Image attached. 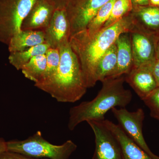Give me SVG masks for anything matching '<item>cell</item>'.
Masks as SVG:
<instances>
[{
    "label": "cell",
    "instance_id": "cell-1",
    "mask_svg": "<svg viewBox=\"0 0 159 159\" xmlns=\"http://www.w3.org/2000/svg\"><path fill=\"white\" fill-rule=\"evenodd\" d=\"M133 26L132 18L125 16L93 35L81 31L70 38L69 43L79 60L88 88L97 84L96 71L99 60L120 34L129 32Z\"/></svg>",
    "mask_w": 159,
    "mask_h": 159
},
{
    "label": "cell",
    "instance_id": "cell-2",
    "mask_svg": "<svg viewBox=\"0 0 159 159\" xmlns=\"http://www.w3.org/2000/svg\"><path fill=\"white\" fill-rule=\"evenodd\" d=\"M59 50L60 61L57 71L51 77L35 83L34 86L58 102H77L88 89L79 60L69 43Z\"/></svg>",
    "mask_w": 159,
    "mask_h": 159
},
{
    "label": "cell",
    "instance_id": "cell-3",
    "mask_svg": "<svg viewBox=\"0 0 159 159\" xmlns=\"http://www.w3.org/2000/svg\"><path fill=\"white\" fill-rule=\"evenodd\" d=\"M125 81L123 76L103 80L102 88L94 99L81 102L70 109L69 129L74 130L85 121H103L105 114L112 109L125 108L132 99L131 92L124 88Z\"/></svg>",
    "mask_w": 159,
    "mask_h": 159
},
{
    "label": "cell",
    "instance_id": "cell-4",
    "mask_svg": "<svg viewBox=\"0 0 159 159\" xmlns=\"http://www.w3.org/2000/svg\"><path fill=\"white\" fill-rule=\"evenodd\" d=\"M6 144L7 151L39 159H69L77 147L70 140L62 145L51 144L40 131L25 140L9 141Z\"/></svg>",
    "mask_w": 159,
    "mask_h": 159
},
{
    "label": "cell",
    "instance_id": "cell-5",
    "mask_svg": "<svg viewBox=\"0 0 159 159\" xmlns=\"http://www.w3.org/2000/svg\"><path fill=\"white\" fill-rule=\"evenodd\" d=\"M37 0H0V43L9 44Z\"/></svg>",
    "mask_w": 159,
    "mask_h": 159
},
{
    "label": "cell",
    "instance_id": "cell-6",
    "mask_svg": "<svg viewBox=\"0 0 159 159\" xmlns=\"http://www.w3.org/2000/svg\"><path fill=\"white\" fill-rule=\"evenodd\" d=\"M111 110L119 122L118 125L127 136L152 159H159V157L150 150L143 136L142 127L145 119L143 110L139 108L135 111L130 112L125 107H115Z\"/></svg>",
    "mask_w": 159,
    "mask_h": 159
},
{
    "label": "cell",
    "instance_id": "cell-7",
    "mask_svg": "<svg viewBox=\"0 0 159 159\" xmlns=\"http://www.w3.org/2000/svg\"><path fill=\"white\" fill-rule=\"evenodd\" d=\"M111 0H70L66 6L70 37L86 29L99 9Z\"/></svg>",
    "mask_w": 159,
    "mask_h": 159
},
{
    "label": "cell",
    "instance_id": "cell-8",
    "mask_svg": "<svg viewBox=\"0 0 159 159\" xmlns=\"http://www.w3.org/2000/svg\"><path fill=\"white\" fill-rule=\"evenodd\" d=\"M87 123L95 136L93 159H123L119 141L102 121H89Z\"/></svg>",
    "mask_w": 159,
    "mask_h": 159
},
{
    "label": "cell",
    "instance_id": "cell-9",
    "mask_svg": "<svg viewBox=\"0 0 159 159\" xmlns=\"http://www.w3.org/2000/svg\"><path fill=\"white\" fill-rule=\"evenodd\" d=\"M129 32L133 67L151 64L156 57L155 41L153 38L134 25Z\"/></svg>",
    "mask_w": 159,
    "mask_h": 159
},
{
    "label": "cell",
    "instance_id": "cell-10",
    "mask_svg": "<svg viewBox=\"0 0 159 159\" xmlns=\"http://www.w3.org/2000/svg\"><path fill=\"white\" fill-rule=\"evenodd\" d=\"M44 32L45 42L50 48L59 49L69 43L70 29L66 6H57Z\"/></svg>",
    "mask_w": 159,
    "mask_h": 159
},
{
    "label": "cell",
    "instance_id": "cell-11",
    "mask_svg": "<svg viewBox=\"0 0 159 159\" xmlns=\"http://www.w3.org/2000/svg\"><path fill=\"white\" fill-rule=\"evenodd\" d=\"M56 8L54 0H37L23 21L21 30L44 31Z\"/></svg>",
    "mask_w": 159,
    "mask_h": 159
},
{
    "label": "cell",
    "instance_id": "cell-12",
    "mask_svg": "<svg viewBox=\"0 0 159 159\" xmlns=\"http://www.w3.org/2000/svg\"><path fill=\"white\" fill-rule=\"evenodd\" d=\"M151 64L133 67L125 77V81L142 100L158 88L156 80L152 72Z\"/></svg>",
    "mask_w": 159,
    "mask_h": 159
},
{
    "label": "cell",
    "instance_id": "cell-13",
    "mask_svg": "<svg viewBox=\"0 0 159 159\" xmlns=\"http://www.w3.org/2000/svg\"><path fill=\"white\" fill-rule=\"evenodd\" d=\"M116 44L117 47V65L115 70L107 79H114L127 74L133 67V57L129 32L119 35Z\"/></svg>",
    "mask_w": 159,
    "mask_h": 159
},
{
    "label": "cell",
    "instance_id": "cell-14",
    "mask_svg": "<svg viewBox=\"0 0 159 159\" xmlns=\"http://www.w3.org/2000/svg\"><path fill=\"white\" fill-rule=\"evenodd\" d=\"M102 122L119 141L123 159H153L129 138L119 125L107 119Z\"/></svg>",
    "mask_w": 159,
    "mask_h": 159
},
{
    "label": "cell",
    "instance_id": "cell-15",
    "mask_svg": "<svg viewBox=\"0 0 159 159\" xmlns=\"http://www.w3.org/2000/svg\"><path fill=\"white\" fill-rule=\"evenodd\" d=\"M44 43H46L44 31L21 30L10 40L8 49L10 53L19 52Z\"/></svg>",
    "mask_w": 159,
    "mask_h": 159
},
{
    "label": "cell",
    "instance_id": "cell-16",
    "mask_svg": "<svg viewBox=\"0 0 159 159\" xmlns=\"http://www.w3.org/2000/svg\"><path fill=\"white\" fill-rule=\"evenodd\" d=\"M117 61V47L115 43L99 60L96 71L97 82H102L109 77L116 69Z\"/></svg>",
    "mask_w": 159,
    "mask_h": 159
},
{
    "label": "cell",
    "instance_id": "cell-17",
    "mask_svg": "<svg viewBox=\"0 0 159 159\" xmlns=\"http://www.w3.org/2000/svg\"><path fill=\"white\" fill-rule=\"evenodd\" d=\"M50 48L48 44L44 43L25 51L10 53L9 57V63L16 70H19L33 57L45 54Z\"/></svg>",
    "mask_w": 159,
    "mask_h": 159
},
{
    "label": "cell",
    "instance_id": "cell-18",
    "mask_svg": "<svg viewBox=\"0 0 159 159\" xmlns=\"http://www.w3.org/2000/svg\"><path fill=\"white\" fill-rule=\"evenodd\" d=\"M136 16L139 22L133 23L134 25L144 31L145 29L156 31L159 29V8L142 7L137 11Z\"/></svg>",
    "mask_w": 159,
    "mask_h": 159
},
{
    "label": "cell",
    "instance_id": "cell-19",
    "mask_svg": "<svg viewBox=\"0 0 159 159\" xmlns=\"http://www.w3.org/2000/svg\"><path fill=\"white\" fill-rule=\"evenodd\" d=\"M47 67L45 54L32 58L23 67L21 70L26 78L36 83L42 79Z\"/></svg>",
    "mask_w": 159,
    "mask_h": 159
},
{
    "label": "cell",
    "instance_id": "cell-20",
    "mask_svg": "<svg viewBox=\"0 0 159 159\" xmlns=\"http://www.w3.org/2000/svg\"><path fill=\"white\" fill-rule=\"evenodd\" d=\"M116 0H111L101 7L89 25L86 29L83 30L89 35H93L102 29L110 16L114 3Z\"/></svg>",
    "mask_w": 159,
    "mask_h": 159
},
{
    "label": "cell",
    "instance_id": "cell-21",
    "mask_svg": "<svg viewBox=\"0 0 159 159\" xmlns=\"http://www.w3.org/2000/svg\"><path fill=\"white\" fill-rule=\"evenodd\" d=\"M132 5L131 0H116L113 6L110 16L102 28L111 25L125 17V14L132 9Z\"/></svg>",
    "mask_w": 159,
    "mask_h": 159
},
{
    "label": "cell",
    "instance_id": "cell-22",
    "mask_svg": "<svg viewBox=\"0 0 159 159\" xmlns=\"http://www.w3.org/2000/svg\"><path fill=\"white\" fill-rule=\"evenodd\" d=\"M45 55L47 67L44 75L41 80L47 79L52 76L57 71L60 61L59 49L50 48L46 52Z\"/></svg>",
    "mask_w": 159,
    "mask_h": 159
},
{
    "label": "cell",
    "instance_id": "cell-23",
    "mask_svg": "<svg viewBox=\"0 0 159 159\" xmlns=\"http://www.w3.org/2000/svg\"><path fill=\"white\" fill-rule=\"evenodd\" d=\"M150 111L151 116L159 120V87L143 100Z\"/></svg>",
    "mask_w": 159,
    "mask_h": 159
},
{
    "label": "cell",
    "instance_id": "cell-24",
    "mask_svg": "<svg viewBox=\"0 0 159 159\" xmlns=\"http://www.w3.org/2000/svg\"><path fill=\"white\" fill-rule=\"evenodd\" d=\"M0 159H48L30 157L21 154L6 151L0 154Z\"/></svg>",
    "mask_w": 159,
    "mask_h": 159
},
{
    "label": "cell",
    "instance_id": "cell-25",
    "mask_svg": "<svg viewBox=\"0 0 159 159\" xmlns=\"http://www.w3.org/2000/svg\"><path fill=\"white\" fill-rule=\"evenodd\" d=\"M151 68L156 80L158 87H159V58H156L155 60L151 65Z\"/></svg>",
    "mask_w": 159,
    "mask_h": 159
},
{
    "label": "cell",
    "instance_id": "cell-26",
    "mask_svg": "<svg viewBox=\"0 0 159 159\" xmlns=\"http://www.w3.org/2000/svg\"><path fill=\"white\" fill-rule=\"evenodd\" d=\"M131 1L132 4L136 6H147L149 3V0H131Z\"/></svg>",
    "mask_w": 159,
    "mask_h": 159
},
{
    "label": "cell",
    "instance_id": "cell-27",
    "mask_svg": "<svg viewBox=\"0 0 159 159\" xmlns=\"http://www.w3.org/2000/svg\"><path fill=\"white\" fill-rule=\"evenodd\" d=\"M6 142L2 138H0V154L7 151Z\"/></svg>",
    "mask_w": 159,
    "mask_h": 159
},
{
    "label": "cell",
    "instance_id": "cell-28",
    "mask_svg": "<svg viewBox=\"0 0 159 159\" xmlns=\"http://www.w3.org/2000/svg\"><path fill=\"white\" fill-rule=\"evenodd\" d=\"M57 6H66L70 0H54Z\"/></svg>",
    "mask_w": 159,
    "mask_h": 159
},
{
    "label": "cell",
    "instance_id": "cell-29",
    "mask_svg": "<svg viewBox=\"0 0 159 159\" xmlns=\"http://www.w3.org/2000/svg\"><path fill=\"white\" fill-rule=\"evenodd\" d=\"M155 44L156 52V58H159V38L157 40V41H155Z\"/></svg>",
    "mask_w": 159,
    "mask_h": 159
},
{
    "label": "cell",
    "instance_id": "cell-30",
    "mask_svg": "<svg viewBox=\"0 0 159 159\" xmlns=\"http://www.w3.org/2000/svg\"><path fill=\"white\" fill-rule=\"evenodd\" d=\"M149 2L154 6H159V0H149Z\"/></svg>",
    "mask_w": 159,
    "mask_h": 159
}]
</instances>
